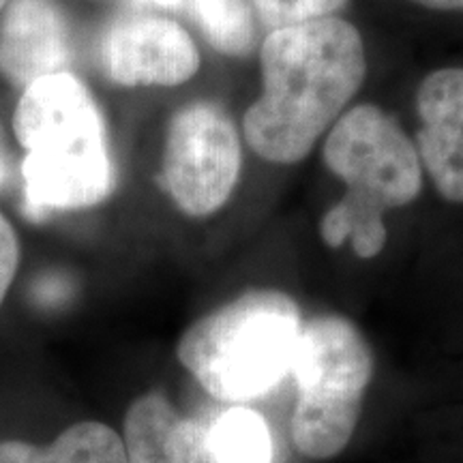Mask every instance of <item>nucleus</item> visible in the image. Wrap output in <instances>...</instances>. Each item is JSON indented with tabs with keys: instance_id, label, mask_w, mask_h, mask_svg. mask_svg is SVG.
I'll use <instances>...</instances> for the list:
<instances>
[{
	"instance_id": "obj_6",
	"label": "nucleus",
	"mask_w": 463,
	"mask_h": 463,
	"mask_svg": "<svg viewBox=\"0 0 463 463\" xmlns=\"http://www.w3.org/2000/svg\"><path fill=\"white\" fill-rule=\"evenodd\" d=\"M241 172V142L234 125L211 103H191L167 129L161 187L191 217L225 204Z\"/></svg>"
},
{
	"instance_id": "obj_11",
	"label": "nucleus",
	"mask_w": 463,
	"mask_h": 463,
	"mask_svg": "<svg viewBox=\"0 0 463 463\" xmlns=\"http://www.w3.org/2000/svg\"><path fill=\"white\" fill-rule=\"evenodd\" d=\"M181 414L161 392L137 397L125 414L127 463H181L176 425Z\"/></svg>"
},
{
	"instance_id": "obj_7",
	"label": "nucleus",
	"mask_w": 463,
	"mask_h": 463,
	"mask_svg": "<svg viewBox=\"0 0 463 463\" xmlns=\"http://www.w3.org/2000/svg\"><path fill=\"white\" fill-rule=\"evenodd\" d=\"M103 61L109 78L123 86H176L200 67L187 31L157 15L116 22L103 43Z\"/></svg>"
},
{
	"instance_id": "obj_16",
	"label": "nucleus",
	"mask_w": 463,
	"mask_h": 463,
	"mask_svg": "<svg viewBox=\"0 0 463 463\" xmlns=\"http://www.w3.org/2000/svg\"><path fill=\"white\" fill-rule=\"evenodd\" d=\"M176 449L181 463H217L208 444L204 420L181 416L176 425Z\"/></svg>"
},
{
	"instance_id": "obj_9",
	"label": "nucleus",
	"mask_w": 463,
	"mask_h": 463,
	"mask_svg": "<svg viewBox=\"0 0 463 463\" xmlns=\"http://www.w3.org/2000/svg\"><path fill=\"white\" fill-rule=\"evenodd\" d=\"M420 157L447 200L463 202V69L427 75L416 95Z\"/></svg>"
},
{
	"instance_id": "obj_19",
	"label": "nucleus",
	"mask_w": 463,
	"mask_h": 463,
	"mask_svg": "<svg viewBox=\"0 0 463 463\" xmlns=\"http://www.w3.org/2000/svg\"><path fill=\"white\" fill-rule=\"evenodd\" d=\"M431 9H463V0H414Z\"/></svg>"
},
{
	"instance_id": "obj_2",
	"label": "nucleus",
	"mask_w": 463,
	"mask_h": 463,
	"mask_svg": "<svg viewBox=\"0 0 463 463\" xmlns=\"http://www.w3.org/2000/svg\"><path fill=\"white\" fill-rule=\"evenodd\" d=\"M14 131L24 148L26 211L45 217L99 204L114 184L106 125L89 89L73 73L34 80L22 92Z\"/></svg>"
},
{
	"instance_id": "obj_8",
	"label": "nucleus",
	"mask_w": 463,
	"mask_h": 463,
	"mask_svg": "<svg viewBox=\"0 0 463 463\" xmlns=\"http://www.w3.org/2000/svg\"><path fill=\"white\" fill-rule=\"evenodd\" d=\"M71 39L52 0H9L0 24V75L26 89L34 80L67 71Z\"/></svg>"
},
{
	"instance_id": "obj_13",
	"label": "nucleus",
	"mask_w": 463,
	"mask_h": 463,
	"mask_svg": "<svg viewBox=\"0 0 463 463\" xmlns=\"http://www.w3.org/2000/svg\"><path fill=\"white\" fill-rule=\"evenodd\" d=\"M384 213L367 202L345 198L335 204L322 219V239L328 247H339L350 239L358 258H373L384 249L386 228Z\"/></svg>"
},
{
	"instance_id": "obj_17",
	"label": "nucleus",
	"mask_w": 463,
	"mask_h": 463,
	"mask_svg": "<svg viewBox=\"0 0 463 463\" xmlns=\"http://www.w3.org/2000/svg\"><path fill=\"white\" fill-rule=\"evenodd\" d=\"M17 266H20V241L14 225L0 213V307L15 279Z\"/></svg>"
},
{
	"instance_id": "obj_14",
	"label": "nucleus",
	"mask_w": 463,
	"mask_h": 463,
	"mask_svg": "<svg viewBox=\"0 0 463 463\" xmlns=\"http://www.w3.org/2000/svg\"><path fill=\"white\" fill-rule=\"evenodd\" d=\"M191 7L213 48L230 56L251 50L256 31L247 0H191Z\"/></svg>"
},
{
	"instance_id": "obj_10",
	"label": "nucleus",
	"mask_w": 463,
	"mask_h": 463,
	"mask_svg": "<svg viewBox=\"0 0 463 463\" xmlns=\"http://www.w3.org/2000/svg\"><path fill=\"white\" fill-rule=\"evenodd\" d=\"M0 463H127L123 438L97 420L67 427L50 447L7 439L0 442Z\"/></svg>"
},
{
	"instance_id": "obj_12",
	"label": "nucleus",
	"mask_w": 463,
	"mask_h": 463,
	"mask_svg": "<svg viewBox=\"0 0 463 463\" xmlns=\"http://www.w3.org/2000/svg\"><path fill=\"white\" fill-rule=\"evenodd\" d=\"M204 422L217 463H273L269 427L253 410L230 408Z\"/></svg>"
},
{
	"instance_id": "obj_3",
	"label": "nucleus",
	"mask_w": 463,
	"mask_h": 463,
	"mask_svg": "<svg viewBox=\"0 0 463 463\" xmlns=\"http://www.w3.org/2000/svg\"><path fill=\"white\" fill-rule=\"evenodd\" d=\"M300 331L294 298L253 289L191 324L176 356L208 395L249 402L269 395L292 372Z\"/></svg>"
},
{
	"instance_id": "obj_20",
	"label": "nucleus",
	"mask_w": 463,
	"mask_h": 463,
	"mask_svg": "<svg viewBox=\"0 0 463 463\" xmlns=\"http://www.w3.org/2000/svg\"><path fill=\"white\" fill-rule=\"evenodd\" d=\"M140 5H150V7H164V9H181L184 0H136Z\"/></svg>"
},
{
	"instance_id": "obj_18",
	"label": "nucleus",
	"mask_w": 463,
	"mask_h": 463,
	"mask_svg": "<svg viewBox=\"0 0 463 463\" xmlns=\"http://www.w3.org/2000/svg\"><path fill=\"white\" fill-rule=\"evenodd\" d=\"M11 183H14V159H11V153L3 137V129H0V194L7 191Z\"/></svg>"
},
{
	"instance_id": "obj_1",
	"label": "nucleus",
	"mask_w": 463,
	"mask_h": 463,
	"mask_svg": "<svg viewBox=\"0 0 463 463\" xmlns=\"http://www.w3.org/2000/svg\"><path fill=\"white\" fill-rule=\"evenodd\" d=\"M364 78L361 34L337 17L279 28L262 45V95L242 118L245 140L273 164H297Z\"/></svg>"
},
{
	"instance_id": "obj_15",
	"label": "nucleus",
	"mask_w": 463,
	"mask_h": 463,
	"mask_svg": "<svg viewBox=\"0 0 463 463\" xmlns=\"http://www.w3.org/2000/svg\"><path fill=\"white\" fill-rule=\"evenodd\" d=\"M253 5L266 24L279 31L303 22L331 17V14L344 7L345 0H253Z\"/></svg>"
},
{
	"instance_id": "obj_21",
	"label": "nucleus",
	"mask_w": 463,
	"mask_h": 463,
	"mask_svg": "<svg viewBox=\"0 0 463 463\" xmlns=\"http://www.w3.org/2000/svg\"><path fill=\"white\" fill-rule=\"evenodd\" d=\"M7 3H9V0H0V11L7 7Z\"/></svg>"
},
{
	"instance_id": "obj_4",
	"label": "nucleus",
	"mask_w": 463,
	"mask_h": 463,
	"mask_svg": "<svg viewBox=\"0 0 463 463\" xmlns=\"http://www.w3.org/2000/svg\"><path fill=\"white\" fill-rule=\"evenodd\" d=\"M298 399L292 442L309 459H333L350 444L373 375V354L361 331L341 316L303 324L292 367Z\"/></svg>"
},
{
	"instance_id": "obj_5",
	"label": "nucleus",
	"mask_w": 463,
	"mask_h": 463,
	"mask_svg": "<svg viewBox=\"0 0 463 463\" xmlns=\"http://www.w3.org/2000/svg\"><path fill=\"white\" fill-rule=\"evenodd\" d=\"M324 161L347 195L382 213L416 200L422 187L419 150L395 120L375 106L341 116L324 144Z\"/></svg>"
}]
</instances>
